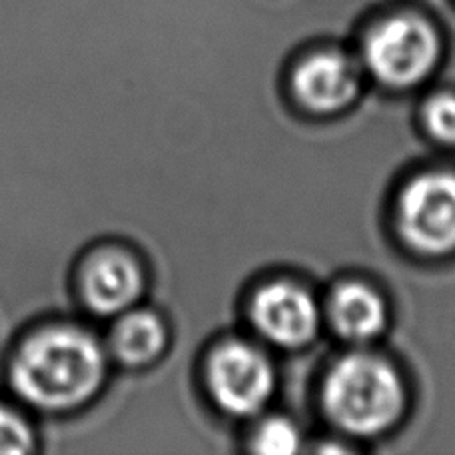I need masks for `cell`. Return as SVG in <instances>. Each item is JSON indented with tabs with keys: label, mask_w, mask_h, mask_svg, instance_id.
<instances>
[{
	"label": "cell",
	"mask_w": 455,
	"mask_h": 455,
	"mask_svg": "<svg viewBox=\"0 0 455 455\" xmlns=\"http://www.w3.org/2000/svg\"><path fill=\"white\" fill-rule=\"evenodd\" d=\"M107 360L88 331L54 326L24 344L12 363V386L40 410H68L100 387Z\"/></svg>",
	"instance_id": "cell-1"
},
{
	"label": "cell",
	"mask_w": 455,
	"mask_h": 455,
	"mask_svg": "<svg viewBox=\"0 0 455 455\" xmlns=\"http://www.w3.org/2000/svg\"><path fill=\"white\" fill-rule=\"evenodd\" d=\"M323 403L339 427L355 435H376L400 418L403 386L386 362L354 354L334 365L323 386Z\"/></svg>",
	"instance_id": "cell-2"
},
{
	"label": "cell",
	"mask_w": 455,
	"mask_h": 455,
	"mask_svg": "<svg viewBox=\"0 0 455 455\" xmlns=\"http://www.w3.org/2000/svg\"><path fill=\"white\" fill-rule=\"evenodd\" d=\"M437 60V36L426 20L395 16L381 22L365 43V62L389 86H411L424 80Z\"/></svg>",
	"instance_id": "cell-3"
},
{
	"label": "cell",
	"mask_w": 455,
	"mask_h": 455,
	"mask_svg": "<svg viewBox=\"0 0 455 455\" xmlns=\"http://www.w3.org/2000/svg\"><path fill=\"white\" fill-rule=\"evenodd\" d=\"M400 226L413 248L443 254L455 248V176H419L400 200Z\"/></svg>",
	"instance_id": "cell-4"
},
{
	"label": "cell",
	"mask_w": 455,
	"mask_h": 455,
	"mask_svg": "<svg viewBox=\"0 0 455 455\" xmlns=\"http://www.w3.org/2000/svg\"><path fill=\"white\" fill-rule=\"evenodd\" d=\"M208 386L214 400L235 416L259 411L270 400L274 371L270 362L256 347L232 341L210 360Z\"/></svg>",
	"instance_id": "cell-5"
},
{
	"label": "cell",
	"mask_w": 455,
	"mask_h": 455,
	"mask_svg": "<svg viewBox=\"0 0 455 455\" xmlns=\"http://www.w3.org/2000/svg\"><path fill=\"white\" fill-rule=\"evenodd\" d=\"M251 312L258 330L278 346H304L318 331V307L310 294L294 283L278 282L262 288Z\"/></svg>",
	"instance_id": "cell-6"
},
{
	"label": "cell",
	"mask_w": 455,
	"mask_h": 455,
	"mask_svg": "<svg viewBox=\"0 0 455 455\" xmlns=\"http://www.w3.org/2000/svg\"><path fill=\"white\" fill-rule=\"evenodd\" d=\"M294 86L299 99L318 112H334L352 102L360 88L357 70L346 56L315 54L298 68Z\"/></svg>",
	"instance_id": "cell-7"
},
{
	"label": "cell",
	"mask_w": 455,
	"mask_h": 455,
	"mask_svg": "<svg viewBox=\"0 0 455 455\" xmlns=\"http://www.w3.org/2000/svg\"><path fill=\"white\" fill-rule=\"evenodd\" d=\"M83 291L96 314H120L132 306L142 291V274L132 259L118 251H104L86 266Z\"/></svg>",
	"instance_id": "cell-8"
},
{
	"label": "cell",
	"mask_w": 455,
	"mask_h": 455,
	"mask_svg": "<svg viewBox=\"0 0 455 455\" xmlns=\"http://www.w3.org/2000/svg\"><path fill=\"white\" fill-rule=\"evenodd\" d=\"M331 320L341 336L363 341L376 338L386 323V306L363 283H346L331 299Z\"/></svg>",
	"instance_id": "cell-9"
},
{
	"label": "cell",
	"mask_w": 455,
	"mask_h": 455,
	"mask_svg": "<svg viewBox=\"0 0 455 455\" xmlns=\"http://www.w3.org/2000/svg\"><path fill=\"white\" fill-rule=\"evenodd\" d=\"M114 347L126 363L152 362L164 347V328L148 312L128 314L118 323Z\"/></svg>",
	"instance_id": "cell-10"
},
{
	"label": "cell",
	"mask_w": 455,
	"mask_h": 455,
	"mask_svg": "<svg viewBox=\"0 0 455 455\" xmlns=\"http://www.w3.org/2000/svg\"><path fill=\"white\" fill-rule=\"evenodd\" d=\"M256 450L267 455H290L299 450V434L288 419H270L256 434Z\"/></svg>",
	"instance_id": "cell-11"
},
{
	"label": "cell",
	"mask_w": 455,
	"mask_h": 455,
	"mask_svg": "<svg viewBox=\"0 0 455 455\" xmlns=\"http://www.w3.org/2000/svg\"><path fill=\"white\" fill-rule=\"evenodd\" d=\"M32 448V432L19 413L0 405V455H20Z\"/></svg>",
	"instance_id": "cell-12"
},
{
	"label": "cell",
	"mask_w": 455,
	"mask_h": 455,
	"mask_svg": "<svg viewBox=\"0 0 455 455\" xmlns=\"http://www.w3.org/2000/svg\"><path fill=\"white\" fill-rule=\"evenodd\" d=\"M426 120L435 138L455 144V94H440L429 100Z\"/></svg>",
	"instance_id": "cell-13"
}]
</instances>
